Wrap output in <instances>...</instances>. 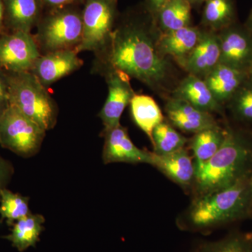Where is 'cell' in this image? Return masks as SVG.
Instances as JSON below:
<instances>
[{"label": "cell", "mask_w": 252, "mask_h": 252, "mask_svg": "<svg viewBox=\"0 0 252 252\" xmlns=\"http://www.w3.org/2000/svg\"><path fill=\"white\" fill-rule=\"evenodd\" d=\"M119 0H84L82 15L83 36L78 54L94 53L99 59L108 49L113 32L119 17Z\"/></svg>", "instance_id": "cell-6"}, {"label": "cell", "mask_w": 252, "mask_h": 252, "mask_svg": "<svg viewBox=\"0 0 252 252\" xmlns=\"http://www.w3.org/2000/svg\"><path fill=\"white\" fill-rule=\"evenodd\" d=\"M94 69L104 76L108 86V96L99 114L104 130H107L120 125L123 112L130 104L135 93L131 86L130 77L126 73L105 66Z\"/></svg>", "instance_id": "cell-9"}, {"label": "cell", "mask_w": 252, "mask_h": 252, "mask_svg": "<svg viewBox=\"0 0 252 252\" xmlns=\"http://www.w3.org/2000/svg\"><path fill=\"white\" fill-rule=\"evenodd\" d=\"M252 179L197 195L180 217L181 228L203 231L248 217L252 210Z\"/></svg>", "instance_id": "cell-3"}, {"label": "cell", "mask_w": 252, "mask_h": 252, "mask_svg": "<svg viewBox=\"0 0 252 252\" xmlns=\"http://www.w3.org/2000/svg\"><path fill=\"white\" fill-rule=\"evenodd\" d=\"M152 165L184 188L194 185L195 163L186 148L165 155H158L153 152Z\"/></svg>", "instance_id": "cell-18"}, {"label": "cell", "mask_w": 252, "mask_h": 252, "mask_svg": "<svg viewBox=\"0 0 252 252\" xmlns=\"http://www.w3.org/2000/svg\"><path fill=\"white\" fill-rule=\"evenodd\" d=\"M165 112L170 124L189 133L195 134L219 125L213 114L200 110L180 99L169 97Z\"/></svg>", "instance_id": "cell-13"}, {"label": "cell", "mask_w": 252, "mask_h": 252, "mask_svg": "<svg viewBox=\"0 0 252 252\" xmlns=\"http://www.w3.org/2000/svg\"><path fill=\"white\" fill-rule=\"evenodd\" d=\"M248 77L249 80L251 81L252 82V62L251 64H250V67H249L248 71Z\"/></svg>", "instance_id": "cell-36"}, {"label": "cell", "mask_w": 252, "mask_h": 252, "mask_svg": "<svg viewBox=\"0 0 252 252\" xmlns=\"http://www.w3.org/2000/svg\"><path fill=\"white\" fill-rule=\"evenodd\" d=\"M196 252H252V243L246 235L233 234L217 241L204 243Z\"/></svg>", "instance_id": "cell-28"}, {"label": "cell", "mask_w": 252, "mask_h": 252, "mask_svg": "<svg viewBox=\"0 0 252 252\" xmlns=\"http://www.w3.org/2000/svg\"><path fill=\"white\" fill-rule=\"evenodd\" d=\"M247 238H248V240H250V242L252 243V231L251 233H248V234L246 235Z\"/></svg>", "instance_id": "cell-37"}, {"label": "cell", "mask_w": 252, "mask_h": 252, "mask_svg": "<svg viewBox=\"0 0 252 252\" xmlns=\"http://www.w3.org/2000/svg\"><path fill=\"white\" fill-rule=\"evenodd\" d=\"M34 40L41 55L75 50L82 41L81 11L72 6L49 9L36 26Z\"/></svg>", "instance_id": "cell-5"}, {"label": "cell", "mask_w": 252, "mask_h": 252, "mask_svg": "<svg viewBox=\"0 0 252 252\" xmlns=\"http://www.w3.org/2000/svg\"><path fill=\"white\" fill-rule=\"evenodd\" d=\"M251 189H252V182H251Z\"/></svg>", "instance_id": "cell-38"}, {"label": "cell", "mask_w": 252, "mask_h": 252, "mask_svg": "<svg viewBox=\"0 0 252 252\" xmlns=\"http://www.w3.org/2000/svg\"><path fill=\"white\" fill-rule=\"evenodd\" d=\"M189 1V4L192 6V8L194 9H200V7L203 6L204 3L206 0H187Z\"/></svg>", "instance_id": "cell-34"}, {"label": "cell", "mask_w": 252, "mask_h": 252, "mask_svg": "<svg viewBox=\"0 0 252 252\" xmlns=\"http://www.w3.org/2000/svg\"><path fill=\"white\" fill-rule=\"evenodd\" d=\"M197 195L233 187L252 178V141L226 128L224 142L206 162H195Z\"/></svg>", "instance_id": "cell-2"}, {"label": "cell", "mask_w": 252, "mask_h": 252, "mask_svg": "<svg viewBox=\"0 0 252 252\" xmlns=\"http://www.w3.org/2000/svg\"><path fill=\"white\" fill-rule=\"evenodd\" d=\"M248 79L246 72L220 63L204 78V81L217 100L223 105Z\"/></svg>", "instance_id": "cell-19"}, {"label": "cell", "mask_w": 252, "mask_h": 252, "mask_svg": "<svg viewBox=\"0 0 252 252\" xmlns=\"http://www.w3.org/2000/svg\"><path fill=\"white\" fill-rule=\"evenodd\" d=\"M203 28L201 37L183 68L188 74L204 79L220 64V49L218 32Z\"/></svg>", "instance_id": "cell-14"}, {"label": "cell", "mask_w": 252, "mask_h": 252, "mask_svg": "<svg viewBox=\"0 0 252 252\" xmlns=\"http://www.w3.org/2000/svg\"><path fill=\"white\" fill-rule=\"evenodd\" d=\"M192 6L187 0H167L154 16L162 33L192 26Z\"/></svg>", "instance_id": "cell-21"}, {"label": "cell", "mask_w": 252, "mask_h": 252, "mask_svg": "<svg viewBox=\"0 0 252 252\" xmlns=\"http://www.w3.org/2000/svg\"><path fill=\"white\" fill-rule=\"evenodd\" d=\"M4 26L9 32L31 33L44 13L42 0H4Z\"/></svg>", "instance_id": "cell-17"}, {"label": "cell", "mask_w": 252, "mask_h": 252, "mask_svg": "<svg viewBox=\"0 0 252 252\" xmlns=\"http://www.w3.org/2000/svg\"><path fill=\"white\" fill-rule=\"evenodd\" d=\"M80 1L81 0H42L44 6L49 8V9L72 6Z\"/></svg>", "instance_id": "cell-31"}, {"label": "cell", "mask_w": 252, "mask_h": 252, "mask_svg": "<svg viewBox=\"0 0 252 252\" xmlns=\"http://www.w3.org/2000/svg\"><path fill=\"white\" fill-rule=\"evenodd\" d=\"M188 142V139L181 135L172 124L165 121L159 124L152 134L154 153L158 155H165L185 148Z\"/></svg>", "instance_id": "cell-25"}, {"label": "cell", "mask_w": 252, "mask_h": 252, "mask_svg": "<svg viewBox=\"0 0 252 252\" xmlns=\"http://www.w3.org/2000/svg\"><path fill=\"white\" fill-rule=\"evenodd\" d=\"M245 26L252 33V9L250 15H249V17Z\"/></svg>", "instance_id": "cell-35"}, {"label": "cell", "mask_w": 252, "mask_h": 252, "mask_svg": "<svg viewBox=\"0 0 252 252\" xmlns=\"http://www.w3.org/2000/svg\"><path fill=\"white\" fill-rule=\"evenodd\" d=\"M75 50H67L41 55L31 72L47 89L82 67L84 62Z\"/></svg>", "instance_id": "cell-12"}, {"label": "cell", "mask_w": 252, "mask_h": 252, "mask_svg": "<svg viewBox=\"0 0 252 252\" xmlns=\"http://www.w3.org/2000/svg\"><path fill=\"white\" fill-rule=\"evenodd\" d=\"M10 106L14 107L44 130L54 128L58 107L47 89L31 72L8 73Z\"/></svg>", "instance_id": "cell-4"}, {"label": "cell", "mask_w": 252, "mask_h": 252, "mask_svg": "<svg viewBox=\"0 0 252 252\" xmlns=\"http://www.w3.org/2000/svg\"><path fill=\"white\" fill-rule=\"evenodd\" d=\"M161 31L144 4L119 15L108 49L94 67L105 66L126 73L151 90L165 93L173 75L169 58L158 48Z\"/></svg>", "instance_id": "cell-1"}, {"label": "cell", "mask_w": 252, "mask_h": 252, "mask_svg": "<svg viewBox=\"0 0 252 252\" xmlns=\"http://www.w3.org/2000/svg\"><path fill=\"white\" fill-rule=\"evenodd\" d=\"M167 0H144L143 4L146 9L153 15L154 17L162 5Z\"/></svg>", "instance_id": "cell-32"}, {"label": "cell", "mask_w": 252, "mask_h": 252, "mask_svg": "<svg viewBox=\"0 0 252 252\" xmlns=\"http://www.w3.org/2000/svg\"><path fill=\"white\" fill-rule=\"evenodd\" d=\"M41 56L32 33L8 32L0 34V69L5 72H31Z\"/></svg>", "instance_id": "cell-8"}, {"label": "cell", "mask_w": 252, "mask_h": 252, "mask_svg": "<svg viewBox=\"0 0 252 252\" xmlns=\"http://www.w3.org/2000/svg\"><path fill=\"white\" fill-rule=\"evenodd\" d=\"M220 64L248 73L252 62V33L238 23L218 32Z\"/></svg>", "instance_id": "cell-10"}, {"label": "cell", "mask_w": 252, "mask_h": 252, "mask_svg": "<svg viewBox=\"0 0 252 252\" xmlns=\"http://www.w3.org/2000/svg\"><path fill=\"white\" fill-rule=\"evenodd\" d=\"M14 174V167L9 160L0 156V190L6 188Z\"/></svg>", "instance_id": "cell-30"}, {"label": "cell", "mask_w": 252, "mask_h": 252, "mask_svg": "<svg viewBox=\"0 0 252 252\" xmlns=\"http://www.w3.org/2000/svg\"><path fill=\"white\" fill-rule=\"evenodd\" d=\"M10 106L9 74L0 69V115Z\"/></svg>", "instance_id": "cell-29"}, {"label": "cell", "mask_w": 252, "mask_h": 252, "mask_svg": "<svg viewBox=\"0 0 252 252\" xmlns=\"http://www.w3.org/2000/svg\"><path fill=\"white\" fill-rule=\"evenodd\" d=\"M4 3L0 0V34L4 33L3 31V23H4Z\"/></svg>", "instance_id": "cell-33"}, {"label": "cell", "mask_w": 252, "mask_h": 252, "mask_svg": "<svg viewBox=\"0 0 252 252\" xmlns=\"http://www.w3.org/2000/svg\"><path fill=\"white\" fill-rule=\"evenodd\" d=\"M130 104L134 122L152 142L154 128L164 121L161 109L153 97L146 94H135Z\"/></svg>", "instance_id": "cell-23"}, {"label": "cell", "mask_w": 252, "mask_h": 252, "mask_svg": "<svg viewBox=\"0 0 252 252\" xmlns=\"http://www.w3.org/2000/svg\"><path fill=\"white\" fill-rule=\"evenodd\" d=\"M102 159L105 164L112 162L146 163L152 165L153 152L136 147L129 137L126 127L122 125L104 130Z\"/></svg>", "instance_id": "cell-11"}, {"label": "cell", "mask_w": 252, "mask_h": 252, "mask_svg": "<svg viewBox=\"0 0 252 252\" xmlns=\"http://www.w3.org/2000/svg\"><path fill=\"white\" fill-rule=\"evenodd\" d=\"M234 0H206L203 5L200 26L219 32L237 23Z\"/></svg>", "instance_id": "cell-20"}, {"label": "cell", "mask_w": 252, "mask_h": 252, "mask_svg": "<svg viewBox=\"0 0 252 252\" xmlns=\"http://www.w3.org/2000/svg\"><path fill=\"white\" fill-rule=\"evenodd\" d=\"M203 28L188 26L168 32L161 33L158 43L159 52L163 57L175 60L183 68L186 61L198 44Z\"/></svg>", "instance_id": "cell-15"}, {"label": "cell", "mask_w": 252, "mask_h": 252, "mask_svg": "<svg viewBox=\"0 0 252 252\" xmlns=\"http://www.w3.org/2000/svg\"><path fill=\"white\" fill-rule=\"evenodd\" d=\"M233 117L240 122H252V82L247 79L228 101Z\"/></svg>", "instance_id": "cell-27"}, {"label": "cell", "mask_w": 252, "mask_h": 252, "mask_svg": "<svg viewBox=\"0 0 252 252\" xmlns=\"http://www.w3.org/2000/svg\"><path fill=\"white\" fill-rule=\"evenodd\" d=\"M46 130L12 106L0 115V145L20 157L39 152Z\"/></svg>", "instance_id": "cell-7"}, {"label": "cell", "mask_w": 252, "mask_h": 252, "mask_svg": "<svg viewBox=\"0 0 252 252\" xmlns=\"http://www.w3.org/2000/svg\"><path fill=\"white\" fill-rule=\"evenodd\" d=\"M31 213L28 197L13 193L6 188L0 190L1 222L6 220V224L12 226L17 220Z\"/></svg>", "instance_id": "cell-26"}, {"label": "cell", "mask_w": 252, "mask_h": 252, "mask_svg": "<svg viewBox=\"0 0 252 252\" xmlns=\"http://www.w3.org/2000/svg\"><path fill=\"white\" fill-rule=\"evenodd\" d=\"M45 219L41 215L31 213L17 220L12 225L11 233L3 238L9 240L12 246L23 252L31 247H34L39 240Z\"/></svg>", "instance_id": "cell-22"}, {"label": "cell", "mask_w": 252, "mask_h": 252, "mask_svg": "<svg viewBox=\"0 0 252 252\" xmlns=\"http://www.w3.org/2000/svg\"><path fill=\"white\" fill-rule=\"evenodd\" d=\"M226 129L220 125L205 129L194 134L190 140V149L195 158V162H204L217 154L224 142Z\"/></svg>", "instance_id": "cell-24"}, {"label": "cell", "mask_w": 252, "mask_h": 252, "mask_svg": "<svg viewBox=\"0 0 252 252\" xmlns=\"http://www.w3.org/2000/svg\"><path fill=\"white\" fill-rule=\"evenodd\" d=\"M189 102L200 110L222 114L223 106L213 95L204 79L188 74L172 90L171 96Z\"/></svg>", "instance_id": "cell-16"}]
</instances>
